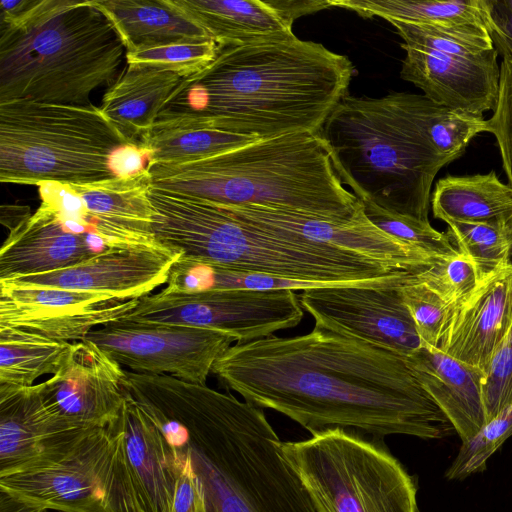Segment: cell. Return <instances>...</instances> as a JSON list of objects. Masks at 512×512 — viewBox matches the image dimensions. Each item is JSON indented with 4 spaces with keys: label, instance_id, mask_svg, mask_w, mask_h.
I'll use <instances>...</instances> for the list:
<instances>
[{
    "label": "cell",
    "instance_id": "33",
    "mask_svg": "<svg viewBox=\"0 0 512 512\" xmlns=\"http://www.w3.org/2000/svg\"><path fill=\"white\" fill-rule=\"evenodd\" d=\"M317 283L274 278L267 275L231 270L222 266L179 258L172 266L167 289L172 292L207 290H305L324 287Z\"/></svg>",
    "mask_w": 512,
    "mask_h": 512
},
{
    "label": "cell",
    "instance_id": "17",
    "mask_svg": "<svg viewBox=\"0 0 512 512\" xmlns=\"http://www.w3.org/2000/svg\"><path fill=\"white\" fill-rule=\"evenodd\" d=\"M180 257L159 244L116 248L65 269L0 282L139 299L167 283L171 267Z\"/></svg>",
    "mask_w": 512,
    "mask_h": 512
},
{
    "label": "cell",
    "instance_id": "24",
    "mask_svg": "<svg viewBox=\"0 0 512 512\" xmlns=\"http://www.w3.org/2000/svg\"><path fill=\"white\" fill-rule=\"evenodd\" d=\"M421 384L444 412L462 442L487 423L484 374L427 344L408 356Z\"/></svg>",
    "mask_w": 512,
    "mask_h": 512
},
{
    "label": "cell",
    "instance_id": "44",
    "mask_svg": "<svg viewBox=\"0 0 512 512\" xmlns=\"http://www.w3.org/2000/svg\"><path fill=\"white\" fill-rule=\"evenodd\" d=\"M486 30L503 59L512 60V0H482Z\"/></svg>",
    "mask_w": 512,
    "mask_h": 512
},
{
    "label": "cell",
    "instance_id": "5",
    "mask_svg": "<svg viewBox=\"0 0 512 512\" xmlns=\"http://www.w3.org/2000/svg\"><path fill=\"white\" fill-rule=\"evenodd\" d=\"M152 186L224 206H261L333 220L360 200L343 186L319 133L259 139L201 160L147 166Z\"/></svg>",
    "mask_w": 512,
    "mask_h": 512
},
{
    "label": "cell",
    "instance_id": "19",
    "mask_svg": "<svg viewBox=\"0 0 512 512\" xmlns=\"http://www.w3.org/2000/svg\"><path fill=\"white\" fill-rule=\"evenodd\" d=\"M108 250L102 238L75 233L41 201L33 214L10 228L0 250V281L65 269Z\"/></svg>",
    "mask_w": 512,
    "mask_h": 512
},
{
    "label": "cell",
    "instance_id": "27",
    "mask_svg": "<svg viewBox=\"0 0 512 512\" xmlns=\"http://www.w3.org/2000/svg\"><path fill=\"white\" fill-rule=\"evenodd\" d=\"M128 52L209 40L206 32L169 0H93Z\"/></svg>",
    "mask_w": 512,
    "mask_h": 512
},
{
    "label": "cell",
    "instance_id": "43",
    "mask_svg": "<svg viewBox=\"0 0 512 512\" xmlns=\"http://www.w3.org/2000/svg\"><path fill=\"white\" fill-rule=\"evenodd\" d=\"M174 453L179 459L180 472L171 512H208L205 494L190 456L186 453Z\"/></svg>",
    "mask_w": 512,
    "mask_h": 512
},
{
    "label": "cell",
    "instance_id": "4",
    "mask_svg": "<svg viewBox=\"0 0 512 512\" xmlns=\"http://www.w3.org/2000/svg\"><path fill=\"white\" fill-rule=\"evenodd\" d=\"M148 195L156 242L184 259L325 286L390 284L405 272L348 250L263 230L203 199L153 186Z\"/></svg>",
    "mask_w": 512,
    "mask_h": 512
},
{
    "label": "cell",
    "instance_id": "8",
    "mask_svg": "<svg viewBox=\"0 0 512 512\" xmlns=\"http://www.w3.org/2000/svg\"><path fill=\"white\" fill-rule=\"evenodd\" d=\"M131 144L92 104L0 102L2 183L81 185L115 178L113 157Z\"/></svg>",
    "mask_w": 512,
    "mask_h": 512
},
{
    "label": "cell",
    "instance_id": "31",
    "mask_svg": "<svg viewBox=\"0 0 512 512\" xmlns=\"http://www.w3.org/2000/svg\"><path fill=\"white\" fill-rule=\"evenodd\" d=\"M257 140L215 128L153 125L140 145L149 153L148 165L180 164L215 156Z\"/></svg>",
    "mask_w": 512,
    "mask_h": 512
},
{
    "label": "cell",
    "instance_id": "41",
    "mask_svg": "<svg viewBox=\"0 0 512 512\" xmlns=\"http://www.w3.org/2000/svg\"><path fill=\"white\" fill-rule=\"evenodd\" d=\"M487 422L512 406V315L482 383Z\"/></svg>",
    "mask_w": 512,
    "mask_h": 512
},
{
    "label": "cell",
    "instance_id": "22",
    "mask_svg": "<svg viewBox=\"0 0 512 512\" xmlns=\"http://www.w3.org/2000/svg\"><path fill=\"white\" fill-rule=\"evenodd\" d=\"M79 430L48 404L42 383L0 386V476L35 460Z\"/></svg>",
    "mask_w": 512,
    "mask_h": 512
},
{
    "label": "cell",
    "instance_id": "35",
    "mask_svg": "<svg viewBox=\"0 0 512 512\" xmlns=\"http://www.w3.org/2000/svg\"><path fill=\"white\" fill-rule=\"evenodd\" d=\"M388 21L406 46L423 51L454 56H475L493 49L484 28H445L397 19Z\"/></svg>",
    "mask_w": 512,
    "mask_h": 512
},
{
    "label": "cell",
    "instance_id": "34",
    "mask_svg": "<svg viewBox=\"0 0 512 512\" xmlns=\"http://www.w3.org/2000/svg\"><path fill=\"white\" fill-rule=\"evenodd\" d=\"M450 241L474 263L480 281L512 265L505 224L447 221Z\"/></svg>",
    "mask_w": 512,
    "mask_h": 512
},
{
    "label": "cell",
    "instance_id": "25",
    "mask_svg": "<svg viewBox=\"0 0 512 512\" xmlns=\"http://www.w3.org/2000/svg\"><path fill=\"white\" fill-rule=\"evenodd\" d=\"M218 45L292 34L294 20L279 0H169Z\"/></svg>",
    "mask_w": 512,
    "mask_h": 512
},
{
    "label": "cell",
    "instance_id": "11",
    "mask_svg": "<svg viewBox=\"0 0 512 512\" xmlns=\"http://www.w3.org/2000/svg\"><path fill=\"white\" fill-rule=\"evenodd\" d=\"M304 312L291 289L168 292L138 299L122 320L206 328L248 342L297 326Z\"/></svg>",
    "mask_w": 512,
    "mask_h": 512
},
{
    "label": "cell",
    "instance_id": "29",
    "mask_svg": "<svg viewBox=\"0 0 512 512\" xmlns=\"http://www.w3.org/2000/svg\"><path fill=\"white\" fill-rule=\"evenodd\" d=\"M362 17L378 16L445 28H484L482 0H329Z\"/></svg>",
    "mask_w": 512,
    "mask_h": 512
},
{
    "label": "cell",
    "instance_id": "7",
    "mask_svg": "<svg viewBox=\"0 0 512 512\" xmlns=\"http://www.w3.org/2000/svg\"><path fill=\"white\" fill-rule=\"evenodd\" d=\"M343 184L360 201L428 220L431 187L451 161L430 145L405 92L344 96L318 132Z\"/></svg>",
    "mask_w": 512,
    "mask_h": 512
},
{
    "label": "cell",
    "instance_id": "45",
    "mask_svg": "<svg viewBox=\"0 0 512 512\" xmlns=\"http://www.w3.org/2000/svg\"><path fill=\"white\" fill-rule=\"evenodd\" d=\"M46 509L0 491V512H45Z\"/></svg>",
    "mask_w": 512,
    "mask_h": 512
},
{
    "label": "cell",
    "instance_id": "46",
    "mask_svg": "<svg viewBox=\"0 0 512 512\" xmlns=\"http://www.w3.org/2000/svg\"><path fill=\"white\" fill-rule=\"evenodd\" d=\"M506 232H507V236H508V240H509V243H510V261H511V264H512V220H510L506 225Z\"/></svg>",
    "mask_w": 512,
    "mask_h": 512
},
{
    "label": "cell",
    "instance_id": "9",
    "mask_svg": "<svg viewBox=\"0 0 512 512\" xmlns=\"http://www.w3.org/2000/svg\"><path fill=\"white\" fill-rule=\"evenodd\" d=\"M0 491L59 512H145L118 418L79 430L0 476Z\"/></svg>",
    "mask_w": 512,
    "mask_h": 512
},
{
    "label": "cell",
    "instance_id": "14",
    "mask_svg": "<svg viewBox=\"0 0 512 512\" xmlns=\"http://www.w3.org/2000/svg\"><path fill=\"white\" fill-rule=\"evenodd\" d=\"M137 303L138 299L102 293L0 282V328L58 341H82L96 327L125 318Z\"/></svg>",
    "mask_w": 512,
    "mask_h": 512
},
{
    "label": "cell",
    "instance_id": "28",
    "mask_svg": "<svg viewBox=\"0 0 512 512\" xmlns=\"http://www.w3.org/2000/svg\"><path fill=\"white\" fill-rule=\"evenodd\" d=\"M430 204L435 218L507 224L512 220V187L494 171L466 176L448 175L437 181Z\"/></svg>",
    "mask_w": 512,
    "mask_h": 512
},
{
    "label": "cell",
    "instance_id": "37",
    "mask_svg": "<svg viewBox=\"0 0 512 512\" xmlns=\"http://www.w3.org/2000/svg\"><path fill=\"white\" fill-rule=\"evenodd\" d=\"M512 436V406L488 421L470 440L462 442L460 450L446 471L449 480H461L482 471L487 460Z\"/></svg>",
    "mask_w": 512,
    "mask_h": 512
},
{
    "label": "cell",
    "instance_id": "21",
    "mask_svg": "<svg viewBox=\"0 0 512 512\" xmlns=\"http://www.w3.org/2000/svg\"><path fill=\"white\" fill-rule=\"evenodd\" d=\"M69 185V184H68ZM80 198V221L111 249L158 244L148 193V170L94 183L69 185Z\"/></svg>",
    "mask_w": 512,
    "mask_h": 512
},
{
    "label": "cell",
    "instance_id": "18",
    "mask_svg": "<svg viewBox=\"0 0 512 512\" xmlns=\"http://www.w3.org/2000/svg\"><path fill=\"white\" fill-rule=\"evenodd\" d=\"M406 56L400 76L431 101L452 110L483 115L496 107L500 66L493 48L475 56L442 55L401 44Z\"/></svg>",
    "mask_w": 512,
    "mask_h": 512
},
{
    "label": "cell",
    "instance_id": "26",
    "mask_svg": "<svg viewBox=\"0 0 512 512\" xmlns=\"http://www.w3.org/2000/svg\"><path fill=\"white\" fill-rule=\"evenodd\" d=\"M182 79L162 67L127 64L108 87L100 108L128 141L140 144Z\"/></svg>",
    "mask_w": 512,
    "mask_h": 512
},
{
    "label": "cell",
    "instance_id": "10",
    "mask_svg": "<svg viewBox=\"0 0 512 512\" xmlns=\"http://www.w3.org/2000/svg\"><path fill=\"white\" fill-rule=\"evenodd\" d=\"M281 452L317 512H418L412 476L364 435L331 428Z\"/></svg>",
    "mask_w": 512,
    "mask_h": 512
},
{
    "label": "cell",
    "instance_id": "36",
    "mask_svg": "<svg viewBox=\"0 0 512 512\" xmlns=\"http://www.w3.org/2000/svg\"><path fill=\"white\" fill-rule=\"evenodd\" d=\"M360 202L370 222L390 236L438 259L459 254L446 232L437 231L429 221L391 212L369 201Z\"/></svg>",
    "mask_w": 512,
    "mask_h": 512
},
{
    "label": "cell",
    "instance_id": "6",
    "mask_svg": "<svg viewBox=\"0 0 512 512\" xmlns=\"http://www.w3.org/2000/svg\"><path fill=\"white\" fill-rule=\"evenodd\" d=\"M124 50L93 0H30L0 17V102L91 105L119 77Z\"/></svg>",
    "mask_w": 512,
    "mask_h": 512
},
{
    "label": "cell",
    "instance_id": "39",
    "mask_svg": "<svg viewBox=\"0 0 512 512\" xmlns=\"http://www.w3.org/2000/svg\"><path fill=\"white\" fill-rule=\"evenodd\" d=\"M419 279L448 305L465 299L481 283L472 260L460 252L434 263L419 274Z\"/></svg>",
    "mask_w": 512,
    "mask_h": 512
},
{
    "label": "cell",
    "instance_id": "13",
    "mask_svg": "<svg viewBox=\"0 0 512 512\" xmlns=\"http://www.w3.org/2000/svg\"><path fill=\"white\" fill-rule=\"evenodd\" d=\"M412 280L309 288L299 300L315 325L408 357L422 346L401 293Z\"/></svg>",
    "mask_w": 512,
    "mask_h": 512
},
{
    "label": "cell",
    "instance_id": "23",
    "mask_svg": "<svg viewBox=\"0 0 512 512\" xmlns=\"http://www.w3.org/2000/svg\"><path fill=\"white\" fill-rule=\"evenodd\" d=\"M118 420L145 512H171L180 472L178 457L156 425L126 393Z\"/></svg>",
    "mask_w": 512,
    "mask_h": 512
},
{
    "label": "cell",
    "instance_id": "12",
    "mask_svg": "<svg viewBox=\"0 0 512 512\" xmlns=\"http://www.w3.org/2000/svg\"><path fill=\"white\" fill-rule=\"evenodd\" d=\"M132 372L166 374L206 384L215 362L237 343L235 337L206 328L119 320L86 338Z\"/></svg>",
    "mask_w": 512,
    "mask_h": 512
},
{
    "label": "cell",
    "instance_id": "38",
    "mask_svg": "<svg viewBox=\"0 0 512 512\" xmlns=\"http://www.w3.org/2000/svg\"><path fill=\"white\" fill-rule=\"evenodd\" d=\"M218 44L212 40L175 43L126 53L127 64H145L162 67L183 78L209 65L215 58Z\"/></svg>",
    "mask_w": 512,
    "mask_h": 512
},
{
    "label": "cell",
    "instance_id": "40",
    "mask_svg": "<svg viewBox=\"0 0 512 512\" xmlns=\"http://www.w3.org/2000/svg\"><path fill=\"white\" fill-rule=\"evenodd\" d=\"M401 293L422 343L438 347L449 305L421 282L419 275L404 284Z\"/></svg>",
    "mask_w": 512,
    "mask_h": 512
},
{
    "label": "cell",
    "instance_id": "20",
    "mask_svg": "<svg viewBox=\"0 0 512 512\" xmlns=\"http://www.w3.org/2000/svg\"><path fill=\"white\" fill-rule=\"evenodd\" d=\"M512 315V265L487 278L465 299L449 305L438 348L484 377Z\"/></svg>",
    "mask_w": 512,
    "mask_h": 512
},
{
    "label": "cell",
    "instance_id": "42",
    "mask_svg": "<svg viewBox=\"0 0 512 512\" xmlns=\"http://www.w3.org/2000/svg\"><path fill=\"white\" fill-rule=\"evenodd\" d=\"M487 132L498 143L508 184L512 187V60L503 59L500 65L499 91L493 115L486 120Z\"/></svg>",
    "mask_w": 512,
    "mask_h": 512
},
{
    "label": "cell",
    "instance_id": "15",
    "mask_svg": "<svg viewBox=\"0 0 512 512\" xmlns=\"http://www.w3.org/2000/svg\"><path fill=\"white\" fill-rule=\"evenodd\" d=\"M225 207L238 219L263 230L348 250L399 271L419 273L441 260L376 227L364 214L363 206L347 220L254 205Z\"/></svg>",
    "mask_w": 512,
    "mask_h": 512
},
{
    "label": "cell",
    "instance_id": "32",
    "mask_svg": "<svg viewBox=\"0 0 512 512\" xmlns=\"http://www.w3.org/2000/svg\"><path fill=\"white\" fill-rule=\"evenodd\" d=\"M407 102L430 145L451 162L464 153L476 135L487 132L483 115L452 110L420 94L407 93Z\"/></svg>",
    "mask_w": 512,
    "mask_h": 512
},
{
    "label": "cell",
    "instance_id": "30",
    "mask_svg": "<svg viewBox=\"0 0 512 512\" xmlns=\"http://www.w3.org/2000/svg\"><path fill=\"white\" fill-rule=\"evenodd\" d=\"M71 345L33 332L0 328V386H32L39 377L56 374Z\"/></svg>",
    "mask_w": 512,
    "mask_h": 512
},
{
    "label": "cell",
    "instance_id": "16",
    "mask_svg": "<svg viewBox=\"0 0 512 512\" xmlns=\"http://www.w3.org/2000/svg\"><path fill=\"white\" fill-rule=\"evenodd\" d=\"M126 371L90 340L73 342L59 371L42 382L48 404L76 428L107 427L125 401Z\"/></svg>",
    "mask_w": 512,
    "mask_h": 512
},
{
    "label": "cell",
    "instance_id": "2",
    "mask_svg": "<svg viewBox=\"0 0 512 512\" xmlns=\"http://www.w3.org/2000/svg\"><path fill=\"white\" fill-rule=\"evenodd\" d=\"M353 74L346 56L293 33L218 45L209 65L182 79L153 125L256 139L318 133Z\"/></svg>",
    "mask_w": 512,
    "mask_h": 512
},
{
    "label": "cell",
    "instance_id": "3",
    "mask_svg": "<svg viewBox=\"0 0 512 512\" xmlns=\"http://www.w3.org/2000/svg\"><path fill=\"white\" fill-rule=\"evenodd\" d=\"M167 441L190 456L208 512H317L263 409L232 394L184 402Z\"/></svg>",
    "mask_w": 512,
    "mask_h": 512
},
{
    "label": "cell",
    "instance_id": "47",
    "mask_svg": "<svg viewBox=\"0 0 512 512\" xmlns=\"http://www.w3.org/2000/svg\"><path fill=\"white\" fill-rule=\"evenodd\" d=\"M45 512H48V510H47V511H45Z\"/></svg>",
    "mask_w": 512,
    "mask_h": 512
},
{
    "label": "cell",
    "instance_id": "1",
    "mask_svg": "<svg viewBox=\"0 0 512 512\" xmlns=\"http://www.w3.org/2000/svg\"><path fill=\"white\" fill-rule=\"evenodd\" d=\"M212 373L249 404L312 435L341 428L375 439H441L456 432L409 357L320 326L294 337L237 342Z\"/></svg>",
    "mask_w": 512,
    "mask_h": 512
}]
</instances>
